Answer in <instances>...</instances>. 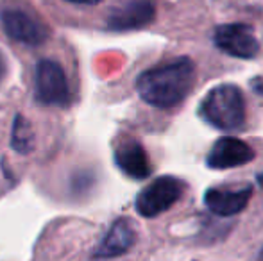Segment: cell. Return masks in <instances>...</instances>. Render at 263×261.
Returning a JSON list of instances; mask_svg holds the SVG:
<instances>
[{
  "label": "cell",
  "instance_id": "obj_3",
  "mask_svg": "<svg viewBox=\"0 0 263 261\" xmlns=\"http://www.w3.org/2000/svg\"><path fill=\"white\" fill-rule=\"evenodd\" d=\"M34 101L47 108L66 109L72 102L65 68L55 59H40L34 68Z\"/></svg>",
  "mask_w": 263,
  "mask_h": 261
},
{
  "label": "cell",
  "instance_id": "obj_6",
  "mask_svg": "<svg viewBox=\"0 0 263 261\" xmlns=\"http://www.w3.org/2000/svg\"><path fill=\"white\" fill-rule=\"evenodd\" d=\"M213 43L218 50L238 59H253L260 52V43L253 29L246 24L218 25L213 32Z\"/></svg>",
  "mask_w": 263,
  "mask_h": 261
},
{
  "label": "cell",
  "instance_id": "obj_8",
  "mask_svg": "<svg viewBox=\"0 0 263 261\" xmlns=\"http://www.w3.org/2000/svg\"><path fill=\"white\" fill-rule=\"evenodd\" d=\"M113 157L118 170L135 181H143L153 174L149 156H147L142 143L135 138L120 139L115 145Z\"/></svg>",
  "mask_w": 263,
  "mask_h": 261
},
{
  "label": "cell",
  "instance_id": "obj_2",
  "mask_svg": "<svg viewBox=\"0 0 263 261\" xmlns=\"http://www.w3.org/2000/svg\"><path fill=\"white\" fill-rule=\"evenodd\" d=\"M202 120L218 131H238L246 124V101L235 84H218L211 88L199 108Z\"/></svg>",
  "mask_w": 263,
  "mask_h": 261
},
{
  "label": "cell",
  "instance_id": "obj_7",
  "mask_svg": "<svg viewBox=\"0 0 263 261\" xmlns=\"http://www.w3.org/2000/svg\"><path fill=\"white\" fill-rule=\"evenodd\" d=\"M156 16V6L153 0H125L113 7L107 14L106 25L109 31L124 32L143 29Z\"/></svg>",
  "mask_w": 263,
  "mask_h": 261
},
{
  "label": "cell",
  "instance_id": "obj_10",
  "mask_svg": "<svg viewBox=\"0 0 263 261\" xmlns=\"http://www.w3.org/2000/svg\"><path fill=\"white\" fill-rule=\"evenodd\" d=\"M136 226L131 218L127 216H120L111 224L109 231L106 233V236L102 238L101 245L97 247V251L93 252V258L97 259H109L122 256L125 252H129L133 249V245L136 244Z\"/></svg>",
  "mask_w": 263,
  "mask_h": 261
},
{
  "label": "cell",
  "instance_id": "obj_9",
  "mask_svg": "<svg viewBox=\"0 0 263 261\" xmlns=\"http://www.w3.org/2000/svg\"><path fill=\"white\" fill-rule=\"evenodd\" d=\"M254 159V150L249 143L242 142L233 136L218 138L210 149L206 163L215 170H226V168H236L251 163Z\"/></svg>",
  "mask_w": 263,
  "mask_h": 261
},
{
  "label": "cell",
  "instance_id": "obj_13",
  "mask_svg": "<svg viewBox=\"0 0 263 261\" xmlns=\"http://www.w3.org/2000/svg\"><path fill=\"white\" fill-rule=\"evenodd\" d=\"M7 72H9V66H7V61H6V56L0 52V83L7 77Z\"/></svg>",
  "mask_w": 263,
  "mask_h": 261
},
{
  "label": "cell",
  "instance_id": "obj_14",
  "mask_svg": "<svg viewBox=\"0 0 263 261\" xmlns=\"http://www.w3.org/2000/svg\"><path fill=\"white\" fill-rule=\"evenodd\" d=\"M70 4H79V6H97L102 0H66Z\"/></svg>",
  "mask_w": 263,
  "mask_h": 261
},
{
  "label": "cell",
  "instance_id": "obj_4",
  "mask_svg": "<svg viewBox=\"0 0 263 261\" xmlns=\"http://www.w3.org/2000/svg\"><path fill=\"white\" fill-rule=\"evenodd\" d=\"M184 183L172 175H163L143 188L136 197V211L145 218H154L168 211L184 193Z\"/></svg>",
  "mask_w": 263,
  "mask_h": 261
},
{
  "label": "cell",
  "instance_id": "obj_1",
  "mask_svg": "<svg viewBox=\"0 0 263 261\" xmlns=\"http://www.w3.org/2000/svg\"><path fill=\"white\" fill-rule=\"evenodd\" d=\"M195 84V65L190 57H177L140 73L136 91L145 104L168 109L181 104Z\"/></svg>",
  "mask_w": 263,
  "mask_h": 261
},
{
  "label": "cell",
  "instance_id": "obj_12",
  "mask_svg": "<svg viewBox=\"0 0 263 261\" xmlns=\"http://www.w3.org/2000/svg\"><path fill=\"white\" fill-rule=\"evenodd\" d=\"M11 149L18 154H29L34 149V132L29 120L22 115H16L11 127Z\"/></svg>",
  "mask_w": 263,
  "mask_h": 261
},
{
  "label": "cell",
  "instance_id": "obj_15",
  "mask_svg": "<svg viewBox=\"0 0 263 261\" xmlns=\"http://www.w3.org/2000/svg\"><path fill=\"white\" fill-rule=\"evenodd\" d=\"M258 261H263V249L260 251V254H258Z\"/></svg>",
  "mask_w": 263,
  "mask_h": 261
},
{
  "label": "cell",
  "instance_id": "obj_5",
  "mask_svg": "<svg viewBox=\"0 0 263 261\" xmlns=\"http://www.w3.org/2000/svg\"><path fill=\"white\" fill-rule=\"evenodd\" d=\"M4 32L11 39L29 47H40L49 38V27L22 7H6L0 13Z\"/></svg>",
  "mask_w": 263,
  "mask_h": 261
},
{
  "label": "cell",
  "instance_id": "obj_11",
  "mask_svg": "<svg viewBox=\"0 0 263 261\" xmlns=\"http://www.w3.org/2000/svg\"><path fill=\"white\" fill-rule=\"evenodd\" d=\"M253 188L243 186L240 190H228V188H210L204 193V204L211 213L218 216H235L247 208Z\"/></svg>",
  "mask_w": 263,
  "mask_h": 261
}]
</instances>
